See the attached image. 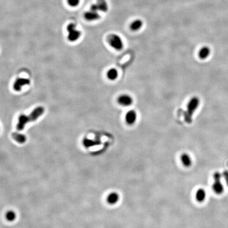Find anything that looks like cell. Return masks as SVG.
<instances>
[{"label": "cell", "mask_w": 228, "mask_h": 228, "mask_svg": "<svg viewBox=\"0 0 228 228\" xmlns=\"http://www.w3.org/2000/svg\"><path fill=\"white\" fill-rule=\"evenodd\" d=\"M45 111V109L42 107H38L34 109L31 114L28 115H21L19 118L18 123L16 125V128L18 130H22L25 127V125L30 122L36 120L40 117Z\"/></svg>", "instance_id": "1"}, {"label": "cell", "mask_w": 228, "mask_h": 228, "mask_svg": "<svg viewBox=\"0 0 228 228\" xmlns=\"http://www.w3.org/2000/svg\"><path fill=\"white\" fill-rule=\"evenodd\" d=\"M200 104V99L197 96L193 97L187 103L186 111L185 114V119L186 122L191 123L192 117Z\"/></svg>", "instance_id": "2"}, {"label": "cell", "mask_w": 228, "mask_h": 228, "mask_svg": "<svg viewBox=\"0 0 228 228\" xmlns=\"http://www.w3.org/2000/svg\"><path fill=\"white\" fill-rule=\"evenodd\" d=\"M108 42L112 48L116 50H121L124 47L123 41L117 34H111L108 38Z\"/></svg>", "instance_id": "3"}, {"label": "cell", "mask_w": 228, "mask_h": 228, "mask_svg": "<svg viewBox=\"0 0 228 228\" xmlns=\"http://www.w3.org/2000/svg\"><path fill=\"white\" fill-rule=\"evenodd\" d=\"M67 30L69 33L68 38L70 41H75L77 40L81 36V32L76 29V25L73 23L69 24L67 26Z\"/></svg>", "instance_id": "4"}, {"label": "cell", "mask_w": 228, "mask_h": 228, "mask_svg": "<svg viewBox=\"0 0 228 228\" xmlns=\"http://www.w3.org/2000/svg\"><path fill=\"white\" fill-rule=\"evenodd\" d=\"M117 102L119 104L123 106L128 107L132 105L134 100L132 96L127 94H124L118 98Z\"/></svg>", "instance_id": "5"}, {"label": "cell", "mask_w": 228, "mask_h": 228, "mask_svg": "<svg viewBox=\"0 0 228 228\" xmlns=\"http://www.w3.org/2000/svg\"><path fill=\"white\" fill-rule=\"evenodd\" d=\"M125 121L126 123L129 125H133L136 122L137 119V112L132 109L126 113L125 115Z\"/></svg>", "instance_id": "6"}, {"label": "cell", "mask_w": 228, "mask_h": 228, "mask_svg": "<svg viewBox=\"0 0 228 228\" xmlns=\"http://www.w3.org/2000/svg\"><path fill=\"white\" fill-rule=\"evenodd\" d=\"M30 84V81L29 79L25 78H19L15 81L13 84V88L16 91H19L21 90V88L23 86Z\"/></svg>", "instance_id": "7"}, {"label": "cell", "mask_w": 228, "mask_h": 228, "mask_svg": "<svg viewBox=\"0 0 228 228\" xmlns=\"http://www.w3.org/2000/svg\"><path fill=\"white\" fill-rule=\"evenodd\" d=\"M84 17L87 21H93L99 19L100 15L98 12L90 10V11H88L84 14Z\"/></svg>", "instance_id": "8"}, {"label": "cell", "mask_w": 228, "mask_h": 228, "mask_svg": "<svg viewBox=\"0 0 228 228\" xmlns=\"http://www.w3.org/2000/svg\"><path fill=\"white\" fill-rule=\"evenodd\" d=\"M211 50L207 46H204L200 49L198 52V57L202 60H205L210 56Z\"/></svg>", "instance_id": "9"}, {"label": "cell", "mask_w": 228, "mask_h": 228, "mask_svg": "<svg viewBox=\"0 0 228 228\" xmlns=\"http://www.w3.org/2000/svg\"><path fill=\"white\" fill-rule=\"evenodd\" d=\"M119 200V195L117 192H111L107 197V201L108 203L111 205L117 203Z\"/></svg>", "instance_id": "10"}, {"label": "cell", "mask_w": 228, "mask_h": 228, "mask_svg": "<svg viewBox=\"0 0 228 228\" xmlns=\"http://www.w3.org/2000/svg\"><path fill=\"white\" fill-rule=\"evenodd\" d=\"M181 161L183 165L185 167H189L192 163V160L191 156L187 153H183L180 157Z\"/></svg>", "instance_id": "11"}, {"label": "cell", "mask_w": 228, "mask_h": 228, "mask_svg": "<svg viewBox=\"0 0 228 228\" xmlns=\"http://www.w3.org/2000/svg\"><path fill=\"white\" fill-rule=\"evenodd\" d=\"M212 188L214 192L218 194H220L224 191V187L221 180L214 181Z\"/></svg>", "instance_id": "12"}, {"label": "cell", "mask_w": 228, "mask_h": 228, "mask_svg": "<svg viewBox=\"0 0 228 228\" xmlns=\"http://www.w3.org/2000/svg\"><path fill=\"white\" fill-rule=\"evenodd\" d=\"M143 22L141 19H136L133 21L130 25V29L133 31H138L143 27Z\"/></svg>", "instance_id": "13"}, {"label": "cell", "mask_w": 228, "mask_h": 228, "mask_svg": "<svg viewBox=\"0 0 228 228\" xmlns=\"http://www.w3.org/2000/svg\"><path fill=\"white\" fill-rule=\"evenodd\" d=\"M206 192L203 189H199L197 190L195 193V198L196 200L199 202H202L204 201L206 198Z\"/></svg>", "instance_id": "14"}, {"label": "cell", "mask_w": 228, "mask_h": 228, "mask_svg": "<svg viewBox=\"0 0 228 228\" xmlns=\"http://www.w3.org/2000/svg\"><path fill=\"white\" fill-rule=\"evenodd\" d=\"M96 4L99 11L103 12L107 11L108 9V4L106 0H97Z\"/></svg>", "instance_id": "15"}, {"label": "cell", "mask_w": 228, "mask_h": 228, "mask_svg": "<svg viewBox=\"0 0 228 228\" xmlns=\"http://www.w3.org/2000/svg\"><path fill=\"white\" fill-rule=\"evenodd\" d=\"M12 136L13 139L19 143H24L26 141V137L24 135L14 133L12 134Z\"/></svg>", "instance_id": "16"}, {"label": "cell", "mask_w": 228, "mask_h": 228, "mask_svg": "<svg viewBox=\"0 0 228 228\" xmlns=\"http://www.w3.org/2000/svg\"><path fill=\"white\" fill-rule=\"evenodd\" d=\"M118 76V73L116 69L112 68L110 69L107 72V77L111 80H114L117 79Z\"/></svg>", "instance_id": "17"}, {"label": "cell", "mask_w": 228, "mask_h": 228, "mask_svg": "<svg viewBox=\"0 0 228 228\" xmlns=\"http://www.w3.org/2000/svg\"><path fill=\"white\" fill-rule=\"evenodd\" d=\"M16 217V213L14 211H12V210L8 211L5 214V218H6V220L10 222H12V221H13L14 220H15Z\"/></svg>", "instance_id": "18"}, {"label": "cell", "mask_w": 228, "mask_h": 228, "mask_svg": "<svg viewBox=\"0 0 228 228\" xmlns=\"http://www.w3.org/2000/svg\"><path fill=\"white\" fill-rule=\"evenodd\" d=\"M80 2V0H68V3L70 6L75 7L77 6Z\"/></svg>", "instance_id": "19"}, {"label": "cell", "mask_w": 228, "mask_h": 228, "mask_svg": "<svg viewBox=\"0 0 228 228\" xmlns=\"http://www.w3.org/2000/svg\"><path fill=\"white\" fill-rule=\"evenodd\" d=\"M222 176V174H221L220 172H216L214 173L213 179L214 181L221 180Z\"/></svg>", "instance_id": "20"}, {"label": "cell", "mask_w": 228, "mask_h": 228, "mask_svg": "<svg viewBox=\"0 0 228 228\" xmlns=\"http://www.w3.org/2000/svg\"><path fill=\"white\" fill-rule=\"evenodd\" d=\"M222 176L225 178L226 183L228 186V171H224L222 173Z\"/></svg>", "instance_id": "21"}]
</instances>
